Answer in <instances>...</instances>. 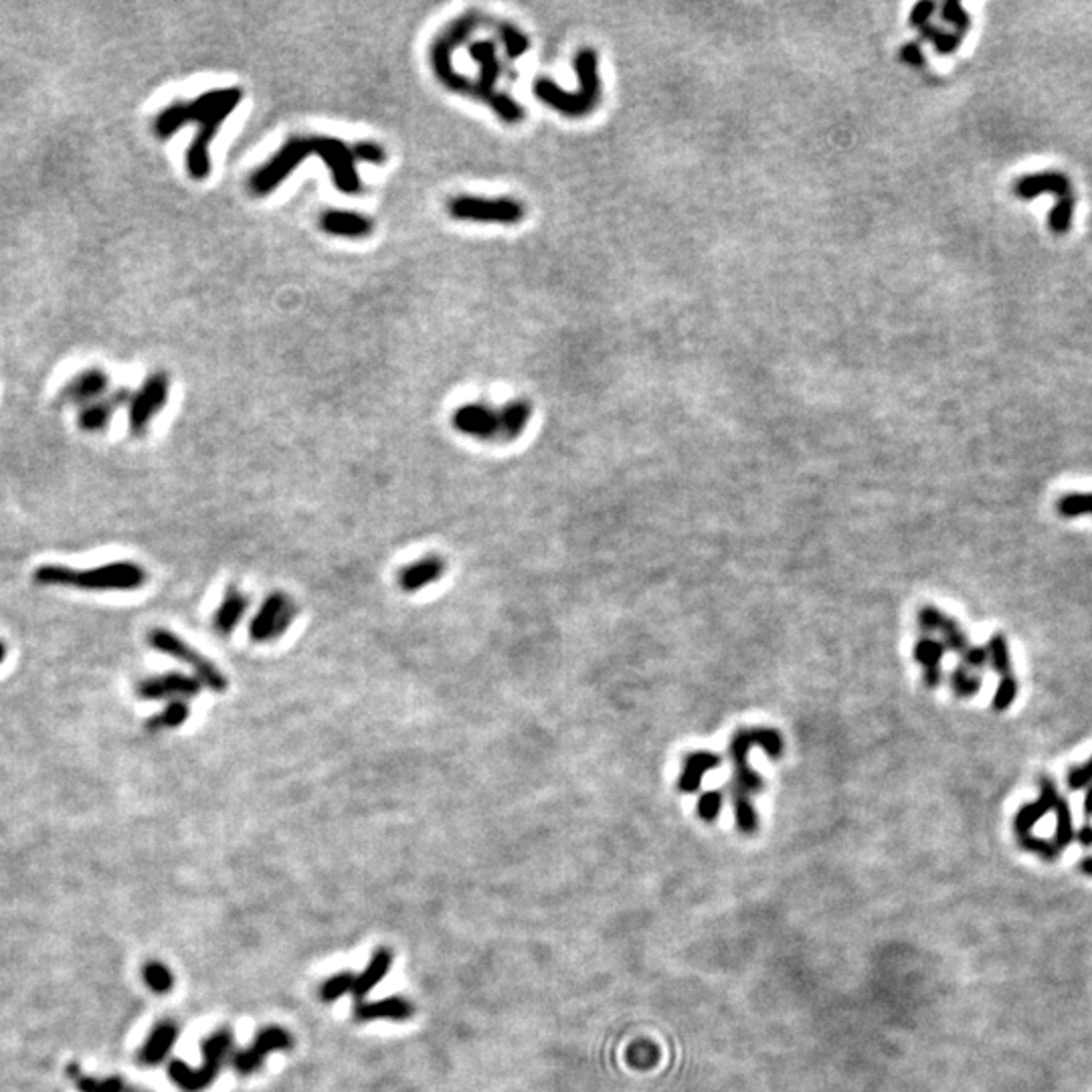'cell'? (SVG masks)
Returning a JSON list of instances; mask_svg holds the SVG:
<instances>
[{
    "mask_svg": "<svg viewBox=\"0 0 1092 1092\" xmlns=\"http://www.w3.org/2000/svg\"><path fill=\"white\" fill-rule=\"evenodd\" d=\"M168 395H171V381L164 373H154L144 381L142 387L134 392L130 399V413H128V423L134 436H142L150 427L154 417L163 411Z\"/></svg>",
    "mask_w": 1092,
    "mask_h": 1092,
    "instance_id": "cell-11",
    "label": "cell"
},
{
    "mask_svg": "<svg viewBox=\"0 0 1092 1092\" xmlns=\"http://www.w3.org/2000/svg\"><path fill=\"white\" fill-rule=\"evenodd\" d=\"M1088 781H1092V759L1087 765L1072 769L1070 775H1068V787H1070V789H1080V787H1084Z\"/></svg>",
    "mask_w": 1092,
    "mask_h": 1092,
    "instance_id": "cell-48",
    "label": "cell"
},
{
    "mask_svg": "<svg viewBox=\"0 0 1092 1092\" xmlns=\"http://www.w3.org/2000/svg\"><path fill=\"white\" fill-rule=\"evenodd\" d=\"M355 1016L360 1022H371V1019H397V1022H403V1019L413 1016V1006L403 998H387L381 1001H371V1003H358L355 1009Z\"/></svg>",
    "mask_w": 1092,
    "mask_h": 1092,
    "instance_id": "cell-25",
    "label": "cell"
},
{
    "mask_svg": "<svg viewBox=\"0 0 1092 1092\" xmlns=\"http://www.w3.org/2000/svg\"><path fill=\"white\" fill-rule=\"evenodd\" d=\"M4 656H6V647H4V644H3V641H0V664H3V660H4Z\"/></svg>",
    "mask_w": 1092,
    "mask_h": 1092,
    "instance_id": "cell-53",
    "label": "cell"
},
{
    "mask_svg": "<svg viewBox=\"0 0 1092 1092\" xmlns=\"http://www.w3.org/2000/svg\"><path fill=\"white\" fill-rule=\"evenodd\" d=\"M352 154H355V160H363V163L373 164V166H381L387 163V150H384L381 144H376V142L355 144Z\"/></svg>",
    "mask_w": 1092,
    "mask_h": 1092,
    "instance_id": "cell-40",
    "label": "cell"
},
{
    "mask_svg": "<svg viewBox=\"0 0 1092 1092\" xmlns=\"http://www.w3.org/2000/svg\"><path fill=\"white\" fill-rule=\"evenodd\" d=\"M243 100L241 87H221L197 95L190 101H174L156 116L152 130L158 138H171L182 126L197 124L198 132L190 142L184 163L192 181H205L211 174V142L219 128Z\"/></svg>",
    "mask_w": 1092,
    "mask_h": 1092,
    "instance_id": "cell-1",
    "label": "cell"
},
{
    "mask_svg": "<svg viewBox=\"0 0 1092 1092\" xmlns=\"http://www.w3.org/2000/svg\"><path fill=\"white\" fill-rule=\"evenodd\" d=\"M1056 510L1058 514H1062L1064 518L1092 514V494H1066L1058 500Z\"/></svg>",
    "mask_w": 1092,
    "mask_h": 1092,
    "instance_id": "cell-36",
    "label": "cell"
},
{
    "mask_svg": "<svg viewBox=\"0 0 1092 1092\" xmlns=\"http://www.w3.org/2000/svg\"><path fill=\"white\" fill-rule=\"evenodd\" d=\"M320 229L334 237L365 239L373 233L374 223L363 213L347 211V208H328L320 215Z\"/></svg>",
    "mask_w": 1092,
    "mask_h": 1092,
    "instance_id": "cell-15",
    "label": "cell"
},
{
    "mask_svg": "<svg viewBox=\"0 0 1092 1092\" xmlns=\"http://www.w3.org/2000/svg\"><path fill=\"white\" fill-rule=\"evenodd\" d=\"M298 612L300 609L290 595L279 591L269 593L249 621V638L255 644H271V641L284 638L298 617Z\"/></svg>",
    "mask_w": 1092,
    "mask_h": 1092,
    "instance_id": "cell-9",
    "label": "cell"
},
{
    "mask_svg": "<svg viewBox=\"0 0 1092 1092\" xmlns=\"http://www.w3.org/2000/svg\"><path fill=\"white\" fill-rule=\"evenodd\" d=\"M1054 811H1056V822H1058L1054 844L1058 850H1064L1074 840L1072 815H1070V809H1068V803L1062 797L1056 801Z\"/></svg>",
    "mask_w": 1092,
    "mask_h": 1092,
    "instance_id": "cell-34",
    "label": "cell"
},
{
    "mask_svg": "<svg viewBox=\"0 0 1092 1092\" xmlns=\"http://www.w3.org/2000/svg\"><path fill=\"white\" fill-rule=\"evenodd\" d=\"M987 654H990V664L991 668L1000 674V676H1011V657H1009V647L1008 641L1003 636H993L990 639V644H987Z\"/></svg>",
    "mask_w": 1092,
    "mask_h": 1092,
    "instance_id": "cell-32",
    "label": "cell"
},
{
    "mask_svg": "<svg viewBox=\"0 0 1092 1092\" xmlns=\"http://www.w3.org/2000/svg\"><path fill=\"white\" fill-rule=\"evenodd\" d=\"M355 975H350L348 971H344V973H339L328 979V982L322 985V990H320V998L324 1001L332 1003L342 995H347L348 991L355 990Z\"/></svg>",
    "mask_w": 1092,
    "mask_h": 1092,
    "instance_id": "cell-37",
    "label": "cell"
},
{
    "mask_svg": "<svg viewBox=\"0 0 1092 1092\" xmlns=\"http://www.w3.org/2000/svg\"><path fill=\"white\" fill-rule=\"evenodd\" d=\"M1074 205H1076L1074 195L1060 197L1056 200V205H1054V208H1052L1050 216H1048L1050 231L1054 233V235H1064V233H1068V229H1070L1072 215H1074Z\"/></svg>",
    "mask_w": 1092,
    "mask_h": 1092,
    "instance_id": "cell-30",
    "label": "cell"
},
{
    "mask_svg": "<svg viewBox=\"0 0 1092 1092\" xmlns=\"http://www.w3.org/2000/svg\"><path fill=\"white\" fill-rule=\"evenodd\" d=\"M919 625L922 631H938L943 636V644L947 647V652H955L959 654L961 657L965 656L967 649L971 647L967 636L961 631V628L957 625V621H953L949 615H945L943 612H938L937 607L927 605L922 607L919 612Z\"/></svg>",
    "mask_w": 1092,
    "mask_h": 1092,
    "instance_id": "cell-16",
    "label": "cell"
},
{
    "mask_svg": "<svg viewBox=\"0 0 1092 1092\" xmlns=\"http://www.w3.org/2000/svg\"><path fill=\"white\" fill-rule=\"evenodd\" d=\"M1014 190L1016 195L1024 200H1032L1044 195V192H1052V195H1056L1058 198L1072 195L1070 181H1068V176L1062 172H1035L1022 176V179L1014 184Z\"/></svg>",
    "mask_w": 1092,
    "mask_h": 1092,
    "instance_id": "cell-21",
    "label": "cell"
},
{
    "mask_svg": "<svg viewBox=\"0 0 1092 1092\" xmlns=\"http://www.w3.org/2000/svg\"><path fill=\"white\" fill-rule=\"evenodd\" d=\"M901 59L904 63H909V66H912V67H922V63H925V55H922L919 43H906L901 49Z\"/></svg>",
    "mask_w": 1092,
    "mask_h": 1092,
    "instance_id": "cell-49",
    "label": "cell"
},
{
    "mask_svg": "<svg viewBox=\"0 0 1092 1092\" xmlns=\"http://www.w3.org/2000/svg\"><path fill=\"white\" fill-rule=\"evenodd\" d=\"M1016 696H1017V682H1016V678H1014V674H1011V676H1003V678L1000 680V686H998V690H995V696H993V709H995V710H1000V712L1008 710L1009 706L1014 704Z\"/></svg>",
    "mask_w": 1092,
    "mask_h": 1092,
    "instance_id": "cell-41",
    "label": "cell"
},
{
    "mask_svg": "<svg viewBox=\"0 0 1092 1092\" xmlns=\"http://www.w3.org/2000/svg\"><path fill=\"white\" fill-rule=\"evenodd\" d=\"M498 35H500L506 55H508L510 59H518L520 55L528 51V37L522 33L520 29L510 25V22H500V25H498Z\"/></svg>",
    "mask_w": 1092,
    "mask_h": 1092,
    "instance_id": "cell-31",
    "label": "cell"
},
{
    "mask_svg": "<svg viewBox=\"0 0 1092 1092\" xmlns=\"http://www.w3.org/2000/svg\"><path fill=\"white\" fill-rule=\"evenodd\" d=\"M480 22H481L480 14L463 13V14H460V17H455L452 22H449L447 27L441 29V33L433 39V43L429 47V63H431L433 74H436L437 82L449 92L471 95L473 82H470L468 77L462 75L460 71H455L454 55H455V49H460L462 43L468 41V37L473 33V31H476Z\"/></svg>",
    "mask_w": 1092,
    "mask_h": 1092,
    "instance_id": "cell-5",
    "label": "cell"
},
{
    "mask_svg": "<svg viewBox=\"0 0 1092 1092\" xmlns=\"http://www.w3.org/2000/svg\"><path fill=\"white\" fill-rule=\"evenodd\" d=\"M144 982H146V985L150 987L152 991L166 993V991L172 990L174 977H172L171 971H168V967L163 965V963L152 961V963H148L146 967H144Z\"/></svg>",
    "mask_w": 1092,
    "mask_h": 1092,
    "instance_id": "cell-35",
    "label": "cell"
},
{
    "mask_svg": "<svg viewBox=\"0 0 1092 1092\" xmlns=\"http://www.w3.org/2000/svg\"><path fill=\"white\" fill-rule=\"evenodd\" d=\"M1084 815L1092 817V787L1087 791V797H1084Z\"/></svg>",
    "mask_w": 1092,
    "mask_h": 1092,
    "instance_id": "cell-51",
    "label": "cell"
},
{
    "mask_svg": "<svg viewBox=\"0 0 1092 1092\" xmlns=\"http://www.w3.org/2000/svg\"><path fill=\"white\" fill-rule=\"evenodd\" d=\"M951 686L959 696H973L982 690V676H971L965 665H959L951 674Z\"/></svg>",
    "mask_w": 1092,
    "mask_h": 1092,
    "instance_id": "cell-39",
    "label": "cell"
},
{
    "mask_svg": "<svg viewBox=\"0 0 1092 1092\" xmlns=\"http://www.w3.org/2000/svg\"><path fill=\"white\" fill-rule=\"evenodd\" d=\"M935 9H937L935 3H929V0H925V3L914 4V6H912V11H911V19H909V22H911L912 27H917V29L927 27V25H929L930 14L935 13Z\"/></svg>",
    "mask_w": 1092,
    "mask_h": 1092,
    "instance_id": "cell-46",
    "label": "cell"
},
{
    "mask_svg": "<svg viewBox=\"0 0 1092 1092\" xmlns=\"http://www.w3.org/2000/svg\"><path fill=\"white\" fill-rule=\"evenodd\" d=\"M249 609V597L237 587H231L225 593L219 607L215 609L213 615V630L223 638H229L245 620Z\"/></svg>",
    "mask_w": 1092,
    "mask_h": 1092,
    "instance_id": "cell-20",
    "label": "cell"
},
{
    "mask_svg": "<svg viewBox=\"0 0 1092 1092\" xmlns=\"http://www.w3.org/2000/svg\"><path fill=\"white\" fill-rule=\"evenodd\" d=\"M943 19L947 22H951V25L955 29H957V33L961 37H965V33L969 31V25H971V19H969V13L965 9H963V4L955 3V0H949V3H945L943 4Z\"/></svg>",
    "mask_w": 1092,
    "mask_h": 1092,
    "instance_id": "cell-42",
    "label": "cell"
},
{
    "mask_svg": "<svg viewBox=\"0 0 1092 1092\" xmlns=\"http://www.w3.org/2000/svg\"><path fill=\"white\" fill-rule=\"evenodd\" d=\"M146 579L148 573L130 560H116L85 571H75L66 565H43L35 571L39 585H57L82 591H136L144 587Z\"/></svg>",
    "mask_w": 1092,
    "mask_h": 1092,
    "instance_id": "cell-3",
    "label": "cell"
},
{
    "mask_svg": "<svg viewBox=\"0 0 1092 1092\" xmlns=\"http://www.w3.org/2000/svg\"><path fill=\"white\" fill-rule=\"evenodd\" d=\"M200 690H203V684H200L195 676H189V674L182 672H166L160 674V676L144 678L140 684L136 686V696H138L140 700L148 702H172L197 698Z\"/></svg>",
    "mask_w": 1092,
    "mask_h": 1092,
    "instance_id": "cell-12",
    "label": "cell"
},
{
    "mask_svg": "<svg viewBox=\"0 0 1092 1092\" xmlns=\"http://www.w3.org/2000/svg\"><path fill=\"white\" fill-rule=\"evenodd\" d=\"M920 37L927 39V41H933L935 49L941 55H951L959 49V45L963 41V37L959 33H947V31H941L938 27L927 25L920 29Z\"/></svg>",
    "mask_w": 1092,
    "mask_h": 1092,
    "instance_id": "cell-33",
    "label": "cell"
},
{
    "mask_svg": "<svg viewBox=\"0 0 1092 1092\" xmlns=\"http://www.w3.org/2000/svg\"><path fill=\"white\" fill-rule=\"evenodd\" d=\"M963 660H965V664H963L965 668L979 670V668H983L985 664H990V654H987V647L971 646L965 652V656H963Z\"/></svg>",
    "mask_w": 1092,
    "mask_h": 1092,
    "instance_id": "cell-47",
    "label": "cell"
},
{
    "mask_svg": "<svg viewBox=\"0 0 1092 1092\" xmlns=\"http://www.w3.org/2000/svg\"><path fill=\"white\" fill-rule=\"evenodd\" d=\"M176 1038H179V1030L172 1024H158L154 1030H152L148 1042L144 1044V1048L140 1052V1062L142 1064H158L163 1062L164 1056L168 1052L172 1050V1046L176 1044Z\"/></svg>",
    "mask_w": 1092,
    "mask_h": 1092,
    "instance_id": "cell-26",
    "label": "cell"
},
{
    "mask_svg": "<svg viewBox=\"0 0 1092 1092\" xmlns=\"http://www.w3.org/2000/svg\"><path fill=\"white\" fill-rule=\"evenodd\" d=\"M1079 841L1082 846H1092V825H1082L1079 830Z\"/></svg>",
    "mask_w": 1092,
    "mask_h": 1092,
    "instance_id": "cell-50",
    "label": "cell"
},
{
    "mask_svg": "<svg viewBox=\"0 0 1092 1092\" xmlns=\"http://www.w3.org/2000/svg\"><path fill=\"white\" fill-rule=\"evenodd\" d=\"M1040 785H1042V795H1040V799L1035 801V803H1030V806H1024V807L1019 809L1017 814H1016L1014 825H1016L1017 838H1026V836H1030V832H1032L1034 825L1038 823L1040 819L1048 814V811H1054V807H1056V801L1060 799V795H1058V791H1056V787H1054V783L1050 781V779L1044 777Z\"/></svg>",
    "mask_w": 1092,
    "mask_h": 1092,
    "instance_id": "cell-22",
    "label": "cell"
},
{
    "mask_svg": "<svg viewBox=\"0 0 1092 1092\" xmlns=\"http://www.w3.org/2000/svg\"><path fill=\"white\" fill-rule=\"evenodd\" d=\"M947 654V647L943 641L930 639V638H922L917 641V646L912 649L914 660H917L922 670H925V682L929 688H937L941 684V662Z\"/></svg>",
    "mask_w": 1092,
    "mask_h": 1092,
    "instance_id": "cell-24",
    "label": "cell"
},
{
    "mask_svg": "<svg viewBox=\"0 0 1092 1092\" xmlns=\"http://www.w3.org/2000/svg\"><path fill=\"white\" fill-rule=\"evenodd\" d=\"M1080 870H1082L1084 874H1090V876H1092V858H1087V860H1084V862L1080 864Z\"/></svg>",
    "mask_w": 1092,
    "mask_h": 1092,
    "instance_id": "cell-52",
    "label": "cell"
},
{
    "mask_svg": "<svg viewBox=\"0 0 1092 1092\" xmlns=\"http://www.w3.org/2000/svg\"><path fill=\"white\" fill-rule=\"evenodd\" d=\"M108 387L110 379L101 368H87V371H82L75 379L67 383V387L63 389V399H66L67 403L87 407L95 403V401L108 391Z\"/></svg>",
    "mask_w": 1092,
    "mask_h": 1092,
    "instance_id": "cell-18",
    "label": "cell"
},
{
    "mask_svg": "<svg viewBox=\"0 0 1092 1092\" xmlns=\"http://www.w3.org/2000/svg\"><path fill=\"white\" fill-rule=\"evenodd\" d=\"M148 644L152 649H156V652L164 654L168 657H172V660L181 662L184 665H189L192 670V676H195L200 684L205 688L213 690V692H225L227 690V676L216 668V665L208 660V657L200 656L195 647L190 644H187L182 638L176 636V633L168 631V630H152L148 633Z\"/></svg>",
    "mask_w": 1092,
    "mask_h": 1092,
    "instance_id": "cell-7",
    "label": "cell"
},
{
    "mask_svg": "<svg viewBox=\"0 0 1092 1092\" xmlns=\"http://www.w3.org/2000/svg\"><path fill=\"white\" fill-rule=\"evenodd\" d=\"M190 718V706L187 700H172L154 717L148 718L146 728L150 733H160V730H174L182 727Z\"/></svg>",
    "mask_w": 1092,
    "mask_h": 1092,
    "instance_id": "cell-29",
    "label": "cell"
},
{
    "mask_svg": "<svg viewBox=\"0 0 1092 1092\" xmlns=\"http://www.w3.org/2000/svg\"><path fill=\"white\" fill-rule=\"evenodd\" d=\"M753 749H762L765 754L779 759L783 754V738L775 728L757 727L743 728L735 733L730 741V761H733V783H730V797H733L736 828L744 836H753L759 830V814L754 809L753 797L765 789V781L751 769L749 753Z\"/></svg>",
    "mask_w": 1092,
    "mask_h": 1092,
    "instance_id": "cell-2",
    "label": "cell"
},
{
    "mask_svg": "<svg viewBox=\"0 0 1092 1092\" xmlns=\"http://www.w3.org/2000/svg\"><path fill=\"white\" fill-rule=\"evenodd\" d=\"M229 1050H231V1032L229 1030L215 1032L203 1042L205 1062L198 1068V1070H192L190 1066L182 1064L181 1060H174V1062H171V1066H168V1076H171V1079L179 1084L182 1090H187V1092L203 1090L215 1080V1076L219 1074L223 1060H225V1056H227Z\"/></svg>",
    "mask_w": 1092,
    "mask_h": 1092,
    "instance_id": "cell-8",
    "label": "cell"
},
{
    "mask_svg": "<svg viewBox=\"0 0 1092 1092\" xmlns=\"http://www.w3.org/2000/svg\"><path fill=\"white\" fill-rule=\"evenodd\" d=\"M452 425L457 433L480 441L502 439L500 409L488 403H465L452 415Z\"/></svg>",
    "mask_w": 1092,
    "mask_h": 1092,
    "instance_id": "cell-13",
    "label": "cell"
},
{
    "mask_svg": "<svg viewBox=\"0 0 1092 1092\" xmlns=\"http://www.w3.org/2000/svg\"><path fill=\"white\" fill-rule=\"evenodd\" d=\"M130 391L128 389H118L116 392H111L106 399L95 401V403L87 405L82 409V413H79V427L87 433H98L103 431L110 425L111 417L118 411L119 407L130 403Z\"/></svg>",
    "mask_w": 1092,
    "mask_h": 1092,
    "instance_id": "cell-19",
    "label": "cell"
},
{
    "mask_svg": "<svg viewBox=\"0 0 1092 1092\" xmlns=\"http://www.w3.org/2000/svg\"><path fill=\"white\" fill-rule=\"evenodd\" d=\"M722 803H725V793H722L720 789H710V791L702 793L700 797H698V806H696L698 817H700L702 822L712 823L714 819L720 815Z\"/></svg>",
    "mask_w": 1092,
    "mask_h": 1092,
    "instance_id": "cell-38",
    "label": "cell"
},
{
    "mask_svg": "<svg viewBox=\"0 0 1092 1092\" xmlns=\"http://www.w3.org/2000/svg\"><path fill=\"white\" fill-rule=\"evenodd\" d=\"M287 1048H292V1035L286 1030H282V1027H268V1030L260 1032V1035H257L253 1042V1046L237 1052L235 1058H233V1064H235L237 1072L251 1074L261 1066L263 1060L268 1058V1054H271L273 1050H287Z\"/></svg>",
    "mask_w": 1092,
    "mask_h": 1092,
    "instance_id": "cell-14",
    "label": "cell"
},
{
    "mask_svg": "<svg viewBox=\"0 0 1092 1092\" xmlns=\"http://www.w3.org/2000/svg\"><path fill=\"white\" fill-rule=\"evenodd\" d=\"M449 215L457 221H473V223H500V225H516L524 219V207L514 198H484V197H470L460 195L449 200L447 205Z\"/></svg>",
    "mask_w": 1092,
    "mask_h": 1092,
    "instance_id": "cell-10",
    "label": "cell"
},
{
    "mask_svg": "<svg viewBox=\"0 0 1092 1092\" xmlns=\"http://www.w3.org/2000/svg\"><path fill=\"white\" fill-rule=\"evenodd\" d=\"M79 1088L84 1092H122L124 1084L119 1079L108 1080H93V1079H79Z\"/></svg>",
    "mask_w": 1092,
    "mask_h": 1092,
    "instance_id": "cell-44",
    "label": "cell"
},
{
    "mask_svg": "<svg viewBox=\"0 0 1092 1092\" xmlns=\"http://www.w3.org/2000/svg\"><path fill=\"white\" fill-rule=\"evenodd\" d=\"M1019 846L1026 848V850H1030V852H1035V854L1044 856V858H1046V860H1054V858L1060 852V850L1056 848V844H1050V841H1046V840L1034 838L1032 833H1030V836H1026V838H1019Z\"/></svg>",
    "mask_w": 1092,
    "mask_h": 1092,
    "instance_id": "cell-43",
    "label": "cell"
},
{
    "mask_svg": "<svg viewBox=\"0 0 1092 1092\" xmlns=\"http://www.w3.org/2000/svg\"><path fill=\"white\" fill-rule=\"evenodd\" d=\"M530 417H533V405L528 403V401H510V403H506L500 409V421H502V441H514L516 437H520L524 429L528 427Z\"/></svg>",
    "mask_w": 1092,
    "mask_h": 1092,
    "instance_id": "cell-27",
    "label": "cell"
},
{
    "mask_svg": "<svg viewBox=\"0 0 1092 1092\" xmlns=\"http://www.w3.org/2000/svg\"><path fill=\"white\" fill-rule=\"evenodd\" d=\"M445 571H447L445 560L431 555V557H423L419 560H413V563L405 565L399 571L397 581H399V587L405 593H417V591L431 587L433 583H437L441 577L445 575Z\"/></svg>",
    "mask_w": 1092,
    "mask_h": 1092,
    "instance_id": "cell-17",
    "label": "cell"
},
{
    "mask_svg": "<svg viewBox=\"0 0 1092 1092\" xmlns=\"http://www.w3.org/2000/svg\"><path fill=\"white\" fill-rule=\"evenodd\" d=\"M597 53L593 49H581L577 53L575 69L579 75L581 90L577 93H568L563 87L552 84L549 77H538L534 82V95L546 106L559 110L560 114L581 118L587 116L589 111L595 110L599 101V71H597Z\"/></svg>",
    "mask_w": 1092,
    "mask_h": 1092,
    "instance_id": "cell-4",
    "label": "cell"
},
{
    "mask_svg": "<svg viewBox=\"0 0 1092 1092\" xmlns=\"http://www.w3.org/2000/svg\"><path fill=\"white\" fill-rule=\"evenodd\" d=\"M391 961H392L391 951H387V949H379L373 955V959L366 965V969L355 979V990H352V993L357 995L358 1001L365 1000L366 995L371 993L373 987L376 983H381V979L389 973Z\"/></svg>",
    "mask_w": 1092,
    "mask_h": 1092,
    "instance_id": "cell-28",
    "label": "cell"
},
{
    "mask_svg": "<svg viewBox=\"0 0 1092 1092\" xmlns=\"http://www.w3.org/2000/svg\"><path fill=\"white\" fill-rule=\"evenodd\" d=\"M636 1046L639 1048V1052L630 1048V1054H639V1058L633 1060L631 1066H636V1068H649L654 1062H657V1058H660V1054H657V1048L656 1046H652V1044H649V1042H639V1044H636Z\"/></svg>",
    "mask_w": 1092,
    "mask_h": 1092,
    "instance_id": "cell-45",
    "label": "cell"
},
{
    "mask_svg": "<svg viewBox=\"0 0 1092 1092\" xmlns=\"http://www.w3.org/2000/svg\"><path fill=\"white\" fill-rule=\"evenodd\" d=\"M720 765V759L714 753L709 751H696L690 753L684 757V762H682V771H680V779H678V789L682 793H694L700 789L702 779L704 775L709 773V771L717 769Z\"/></svg>",
    "mask_w": 1092,
    "mask_h": 1092,
    "instance_id": "cell-23",
    "label": "cell"
},
{
    "mask_svg": "<svg viewBox=\"0 0 1092 1092\" xmlns=\"http://www.w3.org/2000/svg\"><path fill=\"white\" fill-rule=\"evenodd\" d=\"M470 55L473 61L480 63V75L471 87L473 98L486 101L504 122L518 124L524 118V110L510 95L496 90L498 77H500L502 71L496 57V45L492 41H476L470 45Z\"/></svg>",
    "mask_w": 1092,
    "mask_h": 1092,
    "instance_id": "cell-6",
    "label": "cell"
}]
</instances>
